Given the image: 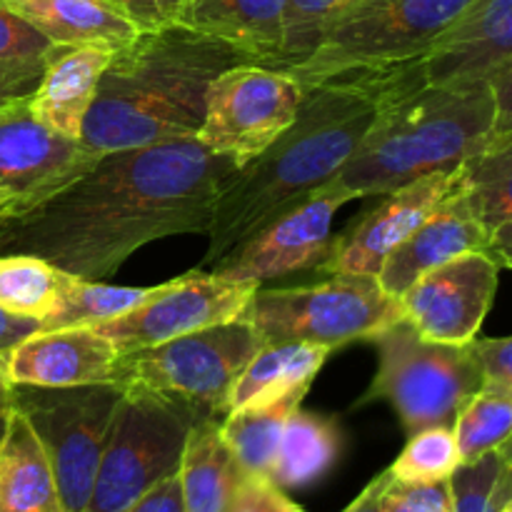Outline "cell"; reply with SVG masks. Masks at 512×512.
Returning a JSON list of instances; mask_svg holds the SVG:
<instances>
[{
    "label": "cell",
    "instance_id": "obj_11",
    "mask_svg": "<svg viewBox=\"0 0 512 512\" xmlns=\"http://www.w3.org/2000/svg\"><path fill=\"white\" fill-rule=\"evenodd\" d=\"M305 85L285 70L240 63L210 83L205 118L195 138L238 168L258 158L293 125Z\"/></svg>",
    "mask_w": 512,
    "mask_h": 512
},
{
    "label": "cell",
    "instance_id": "obj_48",
    "mask_svg": "<svg viewBox=\"0 0 512 512\" xmlns=\"http://www.w3.org/2000/svg\"><path fill=\"white\" fill-rule=\"evenodd\" d=\"M5 423H8V415H0V440H3V433H5Z\"/></svg>",
    "mask_w": 512,
    "mask_h": 512
},
{
    "label": "cell",
    "instance_id": "obj_29",
    "mask_svg": "<svg viewBox=\"0 0 512 512\" xmlns=\"http://www.w3.org/2000/svg\"><path fill=\"white\" fill-rule=\"evenodd\" d=\"M70 278L58 265L35 255H0V310L43 323L58 308Z\"/></svg>",
    "mask_w": 512,
    "mask_h": 512
},
{
    "label": "cell",
    "instance_id": "obj_10",
    "mask_svg": "<svg viewBox=\"0 0 512 512\" xmlns=\"http://www.w3.org/2000/svg\"><path fill=\"white\" fill-rule=\"evenodd\" d=\"M263 345L248 320L235 318L153 348L120 353L115 383L180 398L208 415H225L235 380Z\"/></svg>",
    "mask_w": 512,
    "mask_h": 512
},
{
    "label": "cell",
    "instance_id": "obj_6",
    "mask_svg": "<svg viewBox=\"0 0 512 512\" xmlns=\"http://www.w3.org/2000/svg\"><path fill=\"white\" fill-rule=\"evenodd\" d=\"M203 410L180 398L128 385L115 410L85 512H123L180 470L185 443Z\"/></svg>",
    "mask_w": 512,
    "mask_h": 512
},
{
    "label": "cell",
    "instance_id": "obj_41",
    "mask_svg": "<svg viewBox=\"0 0 512 512\" xmlns=\"http://www.w3.org/2000/svg\"><path fill=\"white\" fill-rule=\"evenodd\" d=\"M123 512H185L180 478L173 475V478L163 480V483H158L153 490H148L143 498L135 500V503Z\"/></svg>",
    "mask_w": 512,
    "mask_h": 512
},
{
    "label": "cell",
    "instance_id": "obj_38",
    "mask_svg": "<svg viewBox=\"0 0 512 512\" xmlns=\"http://www.w3.org/2000/svg\"><path fill=\"white\" fill-rule=\"evenodd\" d=\"M113 3L140 33H153L178 25L188 0H113Z\"/></svg>",
    "mask_w": 512,
    "mask_h": 512
},
{
    "label": "cell",
    "instance_id": "obj_43",
    "mask_svg": "<svg viewBox=\"0 0 512 512\" xmlns=\"http://www.w3.org/2000/svg\"><path fill=\"white\" fill-rule=\"evenodd\" d=\"M35 330H40L38 320L15 318V315H8L5 310H0V355L5 358V353L10 348H15L20 340L33 335Z\"/></svg>",
    "mask_w": 512,
    "mask_h": 512
},
{
    "label": "cell",
    "instance_id": "obj_50",
    "mask_svg": "<svg viewBox=\"0 0 512 512\" xmlns=\"http://www.w3.org/2000/svg\"><path fill=\"white\" fill-rule=\"evenodd\" d=\"M3 223H5V220H3V218H0V230H3Z\"/></svg>",
    "mask_w": 512,
    "mask_h": 512
},
{
    "label": "cell",
    "instance_id": "obj_8",
    "mask_svg": "<svg viewBox=\"0 0 512 512\" xmlns=\"http://www.w3.org/2000/svg\"><path fill=\"white\" fill-rule=\"evenodd\" d=\"M240 318L258 330L263 343L295 340L338 350L355 340H373L403 320V305L378 275H333L305 288H258Z\"/></svg>",
    "mask_w": 512,
    "mask_h": 512
},
{
    "label": "cell",
    "instance_id": "obj_33",
    "mask_svg": "<svg viewBox=\"0 0 512 512\" xmlns=\"http://www.w3.org/2000/svg\"><path fill=\"white\" fill-rule=\"evenodd\" d=\"M360 3L363 0H285V43L275 70L308 58L330 25Z\"/></svg>",
    "mask_w": 512,
    "mask_h": 512
},
{
    "label": "cell",
    "instance_id": "obj_5",
    "mask_svg": "<svg viewBox=\"0 0 512 512\" xmlns=\"http://www.w3.org/2000/svg\"><path fill=\"white\" fill-rule=\"evenodd\" d=\"M480 0H363L335 20L318 48L285 68L305 88L355 70L423 60Z\"/></svg>",
    "mask_w": 512,
    "mask_h": 512
},
{
    "label": "cell",
    "instance_id": "obj_9",
    "mask_svg": "<svg viewBox=\"0 0 512 512\" xmlns=\"http://www.w3.org/2000/svg\"><path fill=\"white\" fill-rule=\"evenodd\" d=\"M125 388L120 383L13 385V408L38 435L58 483L65 512L88 510L108 443L110 425Z\"/></svg>",
    "mask_w": 512,
    "mask_h": 512
},
{
    "label": "cell",
    "instance_id": "obj_19",
    "mask_svg": "<svg viewBox=\"0 0 512 512\" xmlns=\"http://www.w3.org/2000/svg\"><path fill=\"white\" fill-rule=\"evenodd\" d=\"M490 233L478 223L460 198L458 183L453 195L410 235L398 245L380 270V285L390 295L400 298L415 280L423 278L430 270L450 263L468 253H485Z\"/></svg>",
    "mask_w": 512,
    "mask_h": 512
},
{
    "label": "cell",
    "instance_id": "obj_18",
    "mask_svg": "<svg viewBox=\"0 0 512 512\" xmlns=\"http://www.w3.org/2000/svg\"><path fill=\"white\" fill-rule=\"evenodd\" d=\"M508 60H512V0H480L418 65L423 83L458 85L488 80Z\"/></svg>",
    "mask_w": 512,
    "mask_h": 512
},
{
    "label": "cell",
    "instance_id": "obj_1",
    "mask_svg": "<svg viewBox=\"0 0 512 512\" xmlns=\"http://www.w3.org/2000/svg\"><path fill=\"white\" fill-rule=\"evenodd\" d=\"M235 170L198 138L100 155L43 205L5 220L0 255H35L83 280H105L153 240L208 235Z\"/></svg>",
    "mask_w": 512,
    "mask_h": 512
},
{
    "label": "cell",
    "instance_id": "obj_16",
    "mask_svg": "<svg viewBox=\"0 0 512 512\" xmlns=\"http://www.w3.org/2000/svg\"><path fill=\"white\" fill-rule=\"evenodd\" d=\"M458 170H440L383 195L380 205L338 235L320 270L328 275H380L388 255L453 195Z\"/></svg>",
    "mask_w": 512,
    "mask_h": 512
},
{
    "label": "cell",
    "instance_id": "obj_28",
    "mask_svg": "<svg viewBox=\"0 0 512 512\" xmlns=\"http://www.w3.org/2000/svg\"><path fill=\"white\" fill-rule=\"evenodd\" d=\"M305 393L308 390H293L273 403L250 405V408L233 410L220 418V435L233 450L238 463L243 465L245 473L270 478L285 425H288L290 415L303 405Z\"/></svg>",
    "mask_w": 512,
    "mask_h": 512
},
{
    "label": "cell",
    "instance_id": "obj_22",
    "mask_svg": "<svg viewBox=\"0 0 512 512\" xmlns=\"http://www.w3.org/2000/svg\"><path fill=\"white\" fill-rule=\"evenodd\" d=\"M185 512H230L248 473L220 435V415H203L193 425L180 460Z\"/></svg>",
    "mask_w": 512,
    "mask_h": 512
},
{
    "label": "cell",
    "instance_id": "obj_47",
    "mask_svg": "<svg viewBox=\"0 0 512 512\" xmlns=\"http://www.w3.org/2000/svg\"><path fill=\"white\" fill-rule=\"evenodd\" d=\"M13 410V383L5 373V360L0 355V415H8Z\"/></svg>",
    "mask_w": 512,
    "mask_h": 512
},
{
    "label": "cell",
    "instance_id": "obj_46",
    "mask_svg": "<svg viewBox=\"0 0 512 512\" xmlns=\"http://www.w3.org/2000/svg\"><path fill=\"white\" fill-rule=\"evenodd\" d=\"M498 453H500V478H498V488H495V505L503 508L505 503H512V438L498 450Z\"/></svg>",
    "mask_w": 512,
    "mask_h": 512
},
{
    "label": "cell",
    "instance_id": "obj_49",
    "mask_svg": "<svg viewBox=\"0 0 512 512\" xmlns=\"http://www.w3.org/2000/svg\"><path fill=\"white\" fill-rule=\"evenodd\" d=\"M498 512H512V503H505L503 508H498Z\"/></svg>",
    "mask_w": 512,
    "mask_h": 512
},
{
    "label": "cell",
    "instance_id": "obj_12",
    "mask_svg": "<svg viewBox=\"0 0 512 512\" xmlns=\"http://www.w3.org/2000/svg\"><path fill=\"white\" fill-rule=\"evenodd\" d=\"M258 288L260 283L250 280L195 270L158 285L138 308L93 328L105 335L118 353H133L240 318Z\"/></svg>",
    "mask_w": 512,
    "mask_h": 512
},
{
    "label": "cell",
    "instance_id": "obj_34",
    "mask_svg": "<svg viewBox=\"0 0 512 512\" xmlns=\"http://www.w3.org/2000/svg\"><path fill=\"white\" fill-rule=\"evenodd\" d=\"M53 48L40 30L0 3V68L43 73Z\"/></svg>",
    "mask_w": 512,
    "mask_h": 512
},
{
    "label": "cell",
    "instance_id": "obj_17",
    "mask_svg": "<svg viewBox=\"0 0 512 512\" xmlns=\"http://www.w3.org/2000/svg\"><path fill=\"white\" fill-rule=\"evenodd\" d=\"M118 348L95 328L35 330L5 353V373L13 385L115 383Z\"/></svg>",
    "mask_w": 512,
    "mask_h": 512
},
{
    "label": "cell",
    "instance_id": "obj_35",
    "mask_svg": "<svg viewBox=\"0 0 512 512\" xmlns=\"http://www.w3.org/2000/svg\"><path fill=\"white\" fill-rule=\"evenodd\" d=\"M500 478V453L465 463L450 475L455 512H498L495 488Z\"/></svg>",
    "mask_w": 512,
    "mask_h": 512
},
{
    "label": "cell",
    "instance_id": "obj_15",
    "mask_svg": "<svg viewBox=\"0 0 512 512\" xmlns=\"http://www.w3.org/2000/svg\"><path fill=\"white\" fill-rule=\"evenodd\" d=\"M500 270L488 253L460 255L430 270L400 295L403 320L435 343H473L493 308Z\"/></svg>",
    "mask_w": 512,
    "mask_h": 512
},
{
    "label": "cell",
    "instance_id": "obj_20",
    "mask_svg": "<svg viewBox=\"0 0 512 512\" xmlns=\"http://www.w3.org/2000/svg\"><path fill=\"white\" fill-rule=\"evenodd\" d=\"M113 53L103 45H55L38 88L28 98L35 120L60 138L80 140Z\"/></svg>",
    "mask_w": 512,
    "mask_h": 512
},
{
    "label": "cell",
    "instance_id": "obj_14",
    "mask_svg": "<svg viewBox=\"0 0 512 512\" xmlns=\"http://www.w3.org/2000/svg\"><path fill=\"white\" fill-rule=\"evenodd\" d=\"M350 200H355L353 193L338 178H333L303 203L270 220L253 238L220 260L210 273L263 283L295 270H320L335 243V213Z\"/></svg>",
    "mask_w": 512,
    "mask_h": 512
},
{
    "label": "cell",
    "instance_id": "obj_24",
    "mask_svg": "<svg viewBox=\"0 0 512 512\" xmlns=\"http://www.w3.org/2000/svg\"><path fill=\"white\" fill-rule=\"evenodd\" d=\"M0 512H65L48 455L15 408L0 440Z\"/></svg>",
    "mask_w": 512,
    "mask_h": 512
},
{
    "label": "cell",
    "instance_id": "obj_2",
    "mask_svg": "<svg viewBox=\"0 0 512 512\" xmlns=\"http://www.w3.org/2000/svg\"><path fill=\"white\" fill-rule=\"evenodd\" d=\"M420 75L415 63L355 70L305 90L293 125L258 158L238 168L220 190L200 268L228 258L260 228L338 178L365 138L380 105Z\"/></svg>",
    "mask_w": 512,
    "mask_h": 512
},
{
    "label": "cell",
    "instance_id": "obj_27",
    "mask_svg": "<svg viewBox=\"0 0 512 512\" xmlns=\"http://www.w3.org/2000/svg\"><path fill=\"white\" fill-rule=\"evenodd\" d=\"M340 455V430L330 418L298 408L285 425L270 480L285 488H305L323 478Z\"/></svg>",
    "mask_w": 512,
    "mask_h": 512
},
{
    "label": "cell",
    "instance_id": "obj_37",
    "mask_svg": "<svg viewBox=\"0 0 512 512\" xmlns=\"http://www.w3.org/2000/svg\"><path fill=\"white\" fill-rule=\"evenodd\" d=\"M473 350L483 370V385L512 395V338H475Z\"/></svg>",
    "mask_w": 512,
    "mask_h": 512
},
{
    "label": "cell",
    "instance_id": "obj_44",
    "mask_svg": "<svg viewBox=\"0 0 512 512\" xmlns=\"http://www.w3.org/2000/svg\"><path fill=\"white\" fill-rule=\"evenodd\" d=\"M390 478H393L390 470H385V473H380L378 478L370 480L368 488H365L363 493H360L343 512H380V503H383V495H385V488H388Z\"/></svg>",
    "mask_w": 512,
    "mask_h": 512
},
{
    "label": "cell",
    "instance_id": "obj_40",
    "mask_svg": "<svg viewBox=\"0 0 512 512\" xmlns=\"http://www.w3.org/2000/svg\"><path fill=\"white\" fill-rule=\"evenodd\" d=\"M490 93H493V133L490 135H512V60L500 65L488 78Z\"/></svg>",
    "mask_w": 512,
    "mask_h": 512
},
{
    "label": "cell",
    "instance_id": "obj_23",
    "mask_svg": "<svg viewBox=\"0 0 512 512\" xmlns=\"http://www.w3.org/2000/svg\"><path fill=\"white\" fill-rule=\"evenodd\" d=\"M53 45L120 50L140 33L113 0H0Z\"/></svg>",
    "mask_w": 512,
    "mask_h": 512
},
{
    "label": "cell",
    "instance_id": "obj_42",
    "mask_svg": "<svg viewBox=\"0 0 512 512\" xmlns=\"http://www.w3.org/2000/svg\"><path fill=\"white\" fill-rule=\"evenodd\" d=\"M43 73H25V70L0 68V108L15 100L30 98L38 88Z\"/></svg>",
    "mask_w": 512,
    "mask_h": 512
},
{
    "label": "cell",
    "instance_id": "obj_4",
    "mask_svg": "<svg viewBox=\"0 0 512 512\" xmlns=\"http://www.w3.org/2000/svg\"><path fill=\"white\" fill-rule=\"evenodd\" d=\"M488 80L405 83L380 105L373 125L338 173L353 198L388 195L440 170H458L493 133Z\"/></svg>",
    "mask_w": 512,
    "mask_h": 512
},
{
    "label": "cell",
    "instance_id": "obj_26",
    "mask_svg": "<svg viewBox=\"0 0 512 512\" xmlns=\"http://www.w3.org/2000/svg\"><path fill=\"white\" fill-rule=\"evenodd\" d=\"M458 193L488 233L512 223V135H490L460 165Z\"/></svg>",
    "mask_w": 512,
    "mask_h": 512
},
{
    "label": "cell",
    "instance_id": "obj_13",
    "mask_svg": "<svg viewBox=\"0 0 512 512\" xmlns=\"http://www.w3.org/2000/svg\"><path fill=\"white\" fill-rule=\"evenodd\" d=\"M100 155L80 140L60 138L35 120L28 98L0 108V218L13 220L43 205L88 173Z\"/></svg>",
    "mask_w": 512,
    "mask_h": 512
},
{
    "label": "cell",
    "instance_id": "obj_36",
    "mask_svg": "<svg viewBox=\"0 0 512 512\" xmlns=\"http://www.w3.org/2000/svg\"><path fill=\"white\" fill-rule=\"evenodd\" d=\"M380 512H455L450 480L400 483V480L390 478Z\"/></svg>",
    "mask_w": 512,
    "mask_h": 512
},
{
    "label": "cell",
    "instance_id": "obj_3",
    "mask_svg": "<svg viewBox=\"0 0 512 512\" xmlns=\"http://www.w3.org/2000/svg\"><path fill=\"white\" fill-rule=\"evenodd\" d=\"M255 63L245 50L178 23L138 33L100 78L80 143L95 155L195 138L208 88L223 70Z\"/></svg>",
    "mask_w": 512,
    "mask_h": 512
},
{
    "label": "cell",
    "instance_id": "obj_30",
    "mask_svg": "<svg viewBox=\"0 0 512 512\" xmlns=\"http://www.w3.org/2000/svg\"><path fill=\"white\" fill-rule=\"evenodd\" d=\"M155 288H123L105 285L103 280H83L78 275L68 280L58 308L40 323V330L55 328H93L105 320L120 318L138 308L153 295Z\"/></svg>",
    "mask_w": 512,
    "mask_h": 512
},
{
    "label": "cell",
    "instance_id": "obj_32",
    "mask_svg": "<svg viewBox=\"0 0 512 512\" xmlns=\"http://www.w3.org/2000/svg\"><path fill=\"white\" fill-rule=\"evenodd\" d=\"M463 465L453 428L435 425L408 435V445L390 465V475L400 483H438Z\"/></svg>",
    "mask_w": 512,
    "mask_h": 512
},
{
    "label": "cell",
    "instance_id": "obj_25",
    "mask_svg": "<svg viewBox=\"0 0 512 512\" xmlns=\"http://www.w3.org/2000/svg\"><path fill=\"white\" fill-rule=\"evenodd\" d=\"M330 353L333 350L325 345L295 343V340L265 343L235 380L225 403V413L273 403L293 390H308Z\"/></svg>",
    "mask_w": 512,
    "mask_h": 512
},
{
    "label": "cell",
    "instance_id": "obj_21",
    "mask_svg": "<svg viewBox=\"0 0 512 512\" xmlns=\"http://www.w3.org/2000/svg\"><path fill=\"white\" fill-rule=\"evenodd\" d=\"M180 23L275 68L285 43V0H188Z\"/></svg>",
    "mask_w": 512,
    "mask_h": 512
},
{
    "label": "cell",
    "instance_id": "obj_7",
    "mask_svg": "<svg viewBox=\"0 0 512 512\" xmlns=\"http://www.w3.org/2000/svg\"><path fill=\"white\" fill-rule=\"evenodd\" d=\"M373 343L380 353L378 373L360 405L390 403L408 435L435 425L453 428L463 405L483 388L473 343H435L405 320L375 335Z\"/></svg>",
    "mask_w": 512,
    "mask_h": 512
},
{
    "label": "cell",
    "instance_id": "obj_31",
    "mask_svg": "<svg viewBox=\"0 0 512 512\" xmlns=\"http://www.w3.org/2000/svg\"><path fill=\"white\" fill-rule=\"evenodd\" d=\"M453 433L463 465L498 453L512 438V395L483 385L463 405L455 418Z\"/></svg>",
    "mask_w": 512,
    "mask_h": 512
},
{
    "label": "cell",
    "instance_id": "obj_39",
    "mask_svg": "<svg viewBox=\"0 0 512 512\" xmlns=\"http://www.w3.org/2000/svg\"><path fill=\"white\" fill-rule=\"evenodd\" d=\"M230 512H305L270 478L248 475Z\"/></svg>",
    "mask_w": 512,
    "mask_h": 512
},
{
    "label": "cell",
    "instance_id": "obj_45",
    "mask_svg": "<svg viewBox=\"0 0 512 512\" xmlns=\"http://www.w3.org/2000/svg\"><path fill=\"white\" fill-rule=\"evenodd\" d=\"M485 253L493 255L495 263H498L500 268L512 270V223L500 225V228H495L493 233H490L488 250H485Z\"/></svg>",
    "mask_w": 512,
    "mask_h": 512
}]
</instances>
